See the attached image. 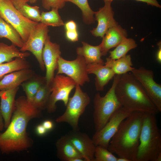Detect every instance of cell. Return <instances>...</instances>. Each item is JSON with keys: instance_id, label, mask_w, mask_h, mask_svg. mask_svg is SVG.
<instances>
[{"instance_id": "30", "label": "cell", "mask_w": 161, "mask_h": 161, "mask_svg": "<svg viewBox=\"0 0 161 161\" xmlns=\"http://www.w3.org/2000/svg\"><path fill=\"white\" fill-rule=\"evenodd\" d=\"M65 2H69L77 6L81 10L83 22L87 24L94 23L95 12L90 7L88 0H64Z\"/></svg>"}, {"instance_id": "19", "label": "cell", "mask_w": 161, "mask_h": 161, "mask_svg": "<svg viewBox=\"0 0 161 161\" xmlns=\"http://www.w3.org/2000/svg\"><path fill=\"white\" fill-rule=\"evenodd\" d=\"M19 88L0 91L1 103L0 110L2 114L4 123V127L7 128L11 120L14 112L15 97Z\"/></svg>"}, {"instance_id": "39", "label": "cell", "mask_w": 161, "mask_h": 161, "mask_svg": "<svg viewBox=\"0 0 161 161\" xmlns=\"http://www.w3.org/2000/svg\"><path fill=\"white\" fill-rule=\"evenodd\" d=\"M36 130L37 134L39 135H43L47 131L42 124L38 126Z\"/></svg>"}, {"instance_id": "6", "label": "cell", "mask_w": 161, "mask_h": 161, "mask_svg": "<svg viewBox=\"0 0 161 161\" xmlns=\"http://www.w3.org/2000/svg\"><path fill=\"white\" fill-rule=\"evenodd\" d=\"M75 88L74 95L69 97L65 111L56 121L58 123H67L73 130L78 131L79 118L90 103V98L87 93L83 91L79 85L77 84Z\"/></svg>"}, {"instance_id": "10", "label": "cell", "mask_w": 161, "mask_h": 161, "mask_svg": "<svg viewBox=\"0 0 161 161\" xmlns=\"http://www.w3.org/2000/svg\"><path fill=\"white\" fill-rule=\"evenodd\" d=\"M132 112L122 106L119 109L101 129L95 131L92 138L95 145L108 149L110 140L120 123Z\"/></svg>"}, {"instance_id": "11", "label": "cell", "mask_w": 161, "mask_h": 161, "mask_svg": "<svg viewBox=\"0 0 161 161\" xmlns=\"http://www.w3.org/2000/svg\"><path fill=\"white\" fill-rule=\"evenodd\" d=\"M87 65L84 58L78 55L72 61H68L61 56L58 61L57 74H64L80 86L89 82L90 78L87 70Z\"/></svg>"}, {"instance_id": "7", "label": "cell", "mask_w": 161, "mask_h": 161, "mask_svg": "<svg viewBox=\"0 0 161 161\" xmlns=\"http://www.w3.org/2000/svg\"><path fill=\"white\" fill-rule=\"evenodd\" d=\"M0 16L17 30L24 43L27 40L31 31L38 23L23 16L10 0H0Z\"/></svg>"}, {"instance_id": "29", "label": "cell", "mask_w": 161, "mask_h": 161, "mask_svg": "<svg viewBox=\"0 0 161 161\" xmlns=\"http://www.w3.org/2000/svg\"><path fill=\"white\" fill-rule=\"evenodd\" d=\"M58 9L52 8L48 12L43 11L41 13V23L48 27H60L64 25L60 16Z\"/></svg>"}, {"instance_id": "33", "label": "cell", "mask_w": 161, "mask_h": 161, "mask_svg": "<svg viewBox=\"0 0 161 161\" xmlns=\"http://www.w3.org/2000/svg\"><path fill=\"white\" fill-rule=\"evenodd\" d=\"M65 2L64 0H42L43 7L48 10L51 9L62 8L65 6Z\"/></svg>"}, {"instance_id": "37", "label": "cell", "mask_w": 161, "mask_h": 161, "mask_svg": "<svg viewBox=\"0 0 161 161\" xmlns=\"http://www.w3.org/2000/svg\"><path fill=\"white\" fill-rule=\"evenodd\" d=\"M158 47V49L156 54V59L157 62L159 63H161V43L160 41L157 43Z\"/></svg>"}, {"instance_id": "34", "label": "cell", "mask_w": 161, "mask_h": 161, "mask_svg": "<svg viewBox=\"0 0 161 161\" xmlns=\"http://www.w3.org/2000/svg\"><path fill=\"white\" fill-rule=\"evenodd\" d=\"M66 38L69 41L75 42L78 40V34L76 30H66Z\"/></svg>"}, {"instance_id": "35", "label": "cell", "mask_w": 161, "mask_h": 161, "mask_svg": "<svg viewBox=\"0 0 161 161\" xmlns=\"http://www.w3.org/2000/svg\"><path fill=\"white\" fill-rule=\"evenodd\" d=\"M66 30H76L77 25L76 23L73 20H70L64 24Z\"/></svg>"}, {"instance_id": "13", "label": "cell", "mask_w": 161, "mask_h": 161, "mask_svg": "<svg viewBox=\"0 0 161 161\" xmlns=\"http://www.w3.org/2000/svg\"><path fill=\"white\" fill-rule=\"evenodd\" d=\"M48 35L45 41L42 52V57L46 69V83L51 86L55 77V72L57 70L58 61L61 52L59 44L53 43Z\"/></svg>"}, {"instance_id": "20", "label": "cell", "mask_w": 161, "mask_h": 161, "mask_svg": "<svg viewBox=\"0 0 161 161\" xmlns=\"http://www.w3.org/2000/svg\"><path fill=\"white\" fill-rule=\"evenodd\" d=\"M56 146L57 156L61 160L73 161L75 158L83 159L70 142L66 135L62 136L57 140Z\"/></svg>"}, {"instance_id": "43", "label": "cell", "mask_w": 161, "mask_h": 161, "mask_svg": "<svg viewBox=\"0 0 161 161\" xmlns=\"http://www.w3.org/2000/svg\"><path fill=\"white\" fill-rule=\"evenodd\" d=\"M29 1L31 4H34L38 0H28Z\"/></svg>"}, {"instance_id": "2", "label": "cell", "mask_w": 161, "mask_h": 161, "mask_svg": "<svg viewBox=\"0 0 161 161\" xmlns=\"http://www.w3.org/2000/svg\"><path fill=\"white\" fill-rule=\"evenodd\" d=\"M132 112L120 123L110 140L108 149L118 157L136 161L140 137L145 114Z\"/></svg>"}, {"instance_id": "8", "label": "cell", "mask_w": 161, "mask_h": 161, "mask_svg": "<svg viewBox=\"0 0 161 161\" xmlns=\"http://www.w3.org/2000/svg\"><path fill=\"white\" fill-rule=\"evenodd\" d=\"M76 84L73 79L67 76L61 74L55 76L51 84V92L46 108L48 112L51 113L56 111V103L58 101H62L66 106L69 94Z\"/></svg>"}, {"instance_id": "42", "label": "cell", "mask_w": 161, "mask_h": 161, "mask_svg": "<svg viewBox=\"0 0 161 161\" xmlns=\"http://www.w3.org/2000/svg\"><path fill=\"white\" fill-rule=\"evenodd\" d=\"M117 161H129V160L124 158L118 157L117 158Z\"/></svg>"}, {"instance_id": "17", "label": "cell", "mask_w": 161, "mask_h": 161, "mask_svg": "<svg viewBox=\"0 0 161 161\" xmlns=\"http://www.w3.org/2000/svg\"><path fill=\"white\" fill-rule=\"evenodd\" d=\"M87 70L88 74L95 75V86L98 91H103L105 86L115 75L113 71L104 64H87Z\"/></svg>"}, {"instance_id": "14", "label": "cell", "mask_w": 161, "mask_h": 161, "mask_svg": "<svg viewBox=\"0 0 161 161\" xmlns=\"http://www.w3.org/2000/svg\"><path fill=\"white\" fill-rule=\"evenodd\" d=\"M104 6L95 12V19L97 22V26L90 32L96 37L102 38L108 30L117 24L114 18V13L111 5V2H104Z\"/></svg>"}, {"instance_id": "3", "label": "cell", "mask_w": 161, "mask_h": 161, "mask_svg": "<svg viewBox=\"0 0 161 161\" xmlns=\"http://www.w3.org/2000/svg\"><path fill=\"white\" fill-rule=\"evenodd\" d=\"M115 92L122 106L130 111L156 115L160 112L131 73L120 75Z\"/></svg>"}, {"instance_id": "9", "label": "cell", "mask_w": 161, "mask_h": 161, "mask_svg": "<svg viewBox=\"0 0 161 161\" xmlns=\"http://www.w3.org/2000/svg\"><path fill=\"white\" fill-rule=\"evenodd\" d=\"M49 32L48 27L41 22L38 23L32 30L27 40L20 49L22 52H31L36 58L43 71L45 70V68L42 52Z\"/></svg>"}, {"instance_id": "31", "label": "cell", "mask_w": 161, "mask_h": 161, "mask_svg": "<svg viewBox=\"0 0 161 161\" xmlns=\"http://www.w3.org/2000/svg\"><path fill=\"white\" fill-rule=\"evenodd\" d=\"M17 9L27 18L35 22H40L41 13L38 6H31L26 3L20 5Z\"/></svg>"}, {"instance_id": "28", "label": "cell", "mask_w": 161, "mask_h": 161, "mask_svg": "<svg viewBox=\"0 0 161 161\" xmlns=\"http://www.w3.org/2000/svg\"><path fill=\"white\" fill-rule=\"evenodd\" d=\"M30 66L25 58H16L10 62L0 64V78L8 73L30 68Z\"/></svg>"}, {"instance_id": "4", "label": "cell", "mask_w": 161, "mask_h": 161, "mask_svg": "<svg viewBox=\"0 0 161 161\" xmlns=\"http://www.w3.org/2000/svg\"><path fill=\"white\" fill-rule=\"evenodd\" d=\"M156 114L145 113L136 161H156L161 154V134Z\"/></svg>"}, {"instance_id": "22", "label": "cell", "mask_w": 161, "mask_h": 161, "mask_svg": "<svg viewBox=\"0 0 161 161\" xmlns=\"http://www.w3.org/2000/svg\"><path fill=\"white\" fill-rule=\"evenodd\" d=\"M105 65L110 68L115 75H122L129 71H131L135 68L133 67V64L130 55H126L116 60L109 58H106Z\"/></svg>"}, {"instance_id": "38", "label": "cell", "mask_w": 161, "mask_h": 161, "mask_svg": "<svg viewBox=\"0 0 161 161\" xmlns=\"http://www.w3.org/2000/svg\"><path fill=\"white\" fill-rule=\"evenodd\" d=\"M42 125L47 130L51 129L53 127V123L50 120H46L44 121Z\"/></svg>"}, {"instance_id": "27", "label": "cell", "mask_w": 161, "mask_h": 161, "mask_svg": "<svg viewBox=\"0 0 161 161\" xmlns=\"http://www.w3.org/2000/svg\"><path fill=\"white\" fill-rule=\"evenodd\" d=\"M51 92V85L47 83L42 85L38 91L32 103L36 108L42 110L46 109Z\"/></svg>"}, {"instance_id": "25", "label": "cell", "mask_w": 161, "mask_h": 161, "mask_svg": "<svg viewBox=\"0 0 161 161\" xmlns=\"http://www.w3.org/2000/svg\"><path fill=\"white\" fill-rule=\"evenodd\" d=\"M46 83L45 77L35 75L29 80L23 82L21 86L25 92L27 100L32 103L35 94L43 85Z\"/></svg>"}, {"instance_id": "18", "label": "cell", "mask_w": 161, "mask_h": 161, "mask_svg": "<svg viewBox=\"0 0 161 161\" xmlns=\"http://www.w3.org/2000/svg\"><path fill=\"white\" fill-rule=\"evenodd\" d=\"M35 75V72L30 68H24L10 73L5 75L0 81V91L16 87Z\"/></svg>"}, {"instance_id": "5", "label": "cell", "mask_w": 161, "mask_h": 161, "mask_svg": "<svg viewBox=\"0 0 161 161\" xmlns=\"http://www.w3.org/2000/svg\"><path fill=\"white\" fill-rule=\"evenodd\" d=\"M120 75H115L111 87L103 96L96 93L94 99L93 121L95 131L101 129L114 113L122 106L115 92Z\"/></svg>"}, {"instance_id": "12", "label": "cell", "mask_w": 161, "mask_h": 161, "mask_svg": "<svg viewBox=\"0 0 161 161\" xmlns=\"http://www.w3.org/2000/svg\"><path fill=\"white\" fill-rule=\"evenodd\" d=\"M131 73L139 82L151 101L161 112V85L154 79L153 71L141 66L134 68Z\"/></svg>"}, {"instance_id": "24", "label": "cell", "mask_w": 161, "mask_h": 161, "mask_svg": "<svg viewBox=\"0 0 161 161\" xmlns=\"http://www.w3.org/2000/svg\"><path fill=\"white\" fill-rule=\"evenodd\" d=\"M30 55L27 52H22L14 45L0 42V64L10 62L14 58H25Z\"/></svg>"}, {"instance_id": "21", "label": "cell", "mask_w": 161, "mask_h": 161, "mask_svg": "<svg viewBox=\"0 0 161 161\" xmlns=\"http://www.w3.org/2000/svg\"><path fill=\"white\" fill-rule=\"evenodd\" d=\"M82 46L78 47L76 50L78 55L83 56L87 64H104L100 44L96 46L91 45L88 43L82 42Z\"/></svg>"}, {"instance_id": "1", "label": "cell", "mask_w": 161, "mask_h": 161, "mask_svg": "<svg viewBox=\"0 0 161 161\" xmlns=\"http://www.w3.org/2000/svg\"><path fill=\"white\" fill-rule=\"evenodd\" d=\"M13 114L7 129L0 135V150L3 153L26 150L32 145L27 127L30 120L40 117L41 110L35 107L26 97L21 96L15 100Z\"/></svg>"}, {"instance_id": "16", "label": "cell", "mask_w": 161, "mask_h": 161, "mask_svg": "<svg viewBox=\"0 0 161 161\" xmlns=\"http://www.w3.org/2000/svg\"><path fill=\"white\" fill-rule=\"evenodd\" d=\"M127 36L126 30L120 25L117 24L109 28L100 44L102 56L106 55L110 49L116 47Z\"/></svg>"}, {"instance_id": "44", "label": "cell", "mask_w": 161, "mask_h": 161, "mask_svg": "<svg viewBox=\"0 0 161 161\" xmlns=\"http://www.w3.org/2000/svg\"><path fill=\"white\" fill-rule=\"evenodd\" d=\"M104 2H110L112 3L113 0H103Z\"/></svg>"}, {"instance_id": "40", "label": "cell", "mask_w": 161, "mask_h": 161, "mask_svg": "<svg viewBox=\"0 0 161 161\" xmlns=\"http://www.w3.org/2000/svg\"><path fill=\"white\" fill-rule=\"evenodd\" d=\"M17 9L21 4L29 2L28 0H10Z\"/></svg>"}, {"instance_id": "36", "label": "cell", "mask_w": 161, "mask_h": 161, "mask_svg": "<svg viewBox=\"0 0 161 161\" xmlns=\"http://www.w3.org/2000/svg\"><path fill=\"white\" fill-rule=\"evenodd\" d=\"M137 1H141L146 3L148 4L160 8L161 5L157 0H135Z\"/></svg>"}, {"instance_id": "23", "label": "cell", "mask_w": 161, "mask_h": 161, "mask_svg": "<svg viewBox=\"0 0 161 161\" xmlns=\"http://www.w3.org/2000/svg\"><path fill=\"white\" fill-rule=\"evenodd\" d=\"M2 38L8 39L13 44L20 48L24 43L17 30L0 16V38Z\"/></svg>"}, {"instance_id": "26", "label": "cell", "mask_w": 161, "mask_h": 161, "mask_svg": "<svg viewBox=\"0 0 161 161\" xmlns=\"http://www.w3.org/2000/svg\"><path fill=\"white\" fill-rule=\"evenodd\" d=\"M137 46L135 41L132 38H124L112 51L109 52V58L116 60L126 55L130 50Z\"/></svg>"}, {"instance_id": "41", "label": "cell", "mask_w": 161, "mask_h": 161, "mask_svg": "<svg viewBox=\"0 0 161 161\" xmlns=\"http://www.w3.org/2000/svg\"><path fill=\"white\" fill-rule=\"evenodd\" d=\"M3 116L0 110V131H2L4 127V123Z\"/></svg>"}, {"instance_id": "15", "label": "cell", "mask_w": 161, "mask_h": 161, "mask_svg": "<svg viewBox=\"0 0 161 161\" xmlns=\"http://www.w3.org/2000/svg\"><path fill=\"white\" fill-rule=\"evenodd\" d=\"M85 161H94L96 146L92 138L85 133L73 130L66 134Z\"/></svg>"}, {"instance_id": "45", "label": "cell", "mask_w": 161, "mask_h": 161, "mask_svg": "<svg viewBox=\"0 0 161 161\" xmlns=\"http://www.w3.org/2000/svg\"><path fill=\"white\" fill-rule=\"evenodd\" d=\"M1 134V133L0 132V135Z\"/></svg>"}, {"instance_id": "32", "label": "cell", "mask_w": 161, "mask_h": 161, "mask_svg": "<svg viewBox=\"0 0 161 161\" xmlns=\"http://www.w3.org/2000/svg\"><path fill=\"white\" fill-rule=\"evenodd\" d=\"M117 158L107 148L96 146L94 153V161H117Z\"/></svg>"}]
</instances>
